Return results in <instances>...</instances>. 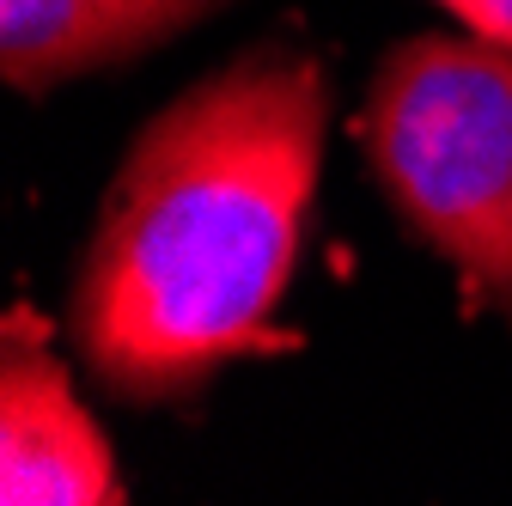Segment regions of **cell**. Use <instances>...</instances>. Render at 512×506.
<instances>
[{
	"instance_id": "6da1fadb",
	"label": "cell",
	"mask_w": 512,
	"mask_h": 506,
	"mask_svg": "<svg viewBox=\"0 0 512 506\" xmlns=\"http://www.w3.org/2000/svg\"><path fill=\"white\" fill-rule=\"evenodd\" d=\"M324 129V68L263 43L177 92L128 141L68 299V336L110 397L171 403L269 348Z\"/></svg>"
},
{
	"instance_id": "7a4b0ae2",
	"label": "cell",
	"mask_w": 512,
	"mask_h": 506,
	"mask_svg": "<svg viewBox=\"0 0 512 506\" xmlns=\"http://www.w3.org/2000/svg\"><path fill=\"white\" fill-rule=\"evenodd\" d=\"M366 159L464 293L512 324V43L409 37L366 92Z\"/></svg>"
},
{
	"instance_id": "3957f363",
	"label": "cell",
	"mask_w": 512,
	"mask_h": 506,
	"mask_svg": "<svg viewBox=\"0 0 512 506\" xmlns=\"http://www.w3.org/2000/svg\"><path fill=\"white\" fill-rule=\"evenodd\" d=\"M0 500L13 506H110L122 500L110 439L74 397L43 330L25 318L0 348Z\"/></svg>"
},
{
	"instance_id": "277c9868",
	"label": "cell",
	"mask_w": 512,
	"mask_h": 506,
	"mask_svg": "<svg viewBox=\"0 0 512 506\" xmlns=\"http://www.w3.org/2000/svg\"><path fill=\"white\" fill-rule=\"evenodd\" d=\"M220 0H0V68L19 92H49L116 61H135Z\"/></svg>"
},
{
	"instance_id": "5b68a950",
	"label": "cell",
	"mask_w": 512,
	"mask_h": 506,
	"mask_svg": "<svg viewBox=\"0 0 512 506\" xmlns=\"http://www.w3.org/2000/svg\"><path fill=\"white\" fill-rule=\"evenodd\" d=\"M445 13H458L464 31L476 37H494V43H512V0H439Z\"/></svg>"
}]
</instances>
